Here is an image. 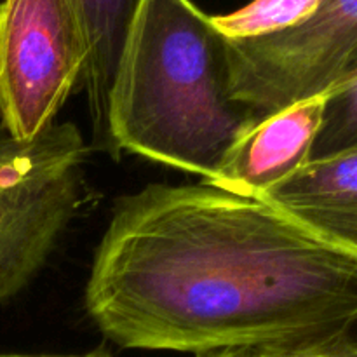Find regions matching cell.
<instances>
[{"instance_id": "3", "label": "cell", "mask_w": 357, "mask_h": 357, "mask_svg": "<svg viewBox=\"0 0 357 357\" xmlns=\"http://www.w3.org/2000/svg\"><path fill=\"white\" fill-rule=\"evenodd\" d=\"M87 152L72 122L31 139L0 126V302L26 288L79 211Z\"/></svg>"}, {"instance_id": "12", "label": "cell", "mask_w": 357, "mask_h": 357, "mask_svg": "<svg viewBox=\"0 0 357 357\" xmlns=\"http://www.w3.org/2000/svg\"><path fill=\"white\" fill-rule=\"evenodd\" d=\"M195 357H253V351L251 349H223V351L195 354Z\"/></svg>"}, {"instance_id": "14", "label": "cell", "mask_w": 357, "mask_h": 357, "mask_svg": "<svg viewBox=\"0 0 357 357\" xmlns=\"http://www.w3.org/2000/svg\"><path fill=\"white\" fill-rule=\"evenodd\" d=\"M0 357H80V354H72V356H21V354H9V356H0Z\"/></svg>"}, {"instance_id": "5", "label": "cell", "mask_w": 357, "mask_h": 357, "mask_svg": "<svg viewBox=\"0 0 357 357\" xmlns=\"http://www.w3.org/2000/svg\"><path fill=\"white\" fill-rule=\"evenodd\" d=\"M86 40L72 0L0 2V126L31 139L80 82Z\"/></svg>"}, {"instance_id": "7", "label": "cell", "mask_w": 357, "mask_h": 357, "mask_svg": "<svg viewBox=\"0 0 357 357\" xmlns=\"http://www.w3.org/2000/svg\"><path fill=\"white\" fill-rule=\"evenodd\" d=\"M257 201L323 239L357 251V149L309 160Z\"/></svg>"}, {"instance_id": "4", "label": "cell", "mask_w": 357, "mask_h": 357, "mask_svg": "<svg viewBox=\"0 0 357 357\" xmlns=\"http://www.w3.org/2000/svg\"><path fill=\"white\" fill-rule=\"evenodd\" d=\"M225 51L232 100L267 119L357 75V0H323L291 26L225 37Z\"/></svg>"}, {"instance_id": "1", "label": "cell", "mask_w": 357, "mask_h": 357, "mask_svg": "<svg viewBox=\"0 0 357 357\" xmlns=\"http://www.w3.org/2000/svg\"><path fill=\"white\" fill-rule=\"evenodd\" d=\"M84 303L122 349H291L354 333L357 251L206 183L115 201Z\"/></svg>"}, {"instance_id": "6", "label": "cell", "mask_w": 357, "mask_h": 357, "mask_svg": "<svg viewBox=\"0 0 357 357\" xmlns=\"http://www.w3.org/2000/svg\"><path fill=\"white\" fill-rule=\"evenodd\" d=\"M324 105L326 94L258 121L227 150L213 176L201 183L258 199L309 162Z\"/></svg>"}, {"instance_id": "10", "label": "cell", "mask_w": 357, "mask_h": 357, "mask_svg": "<svg viewBox=\"0 0 357 357\" xmlns=\"http://www.w3.org/2000/svg\"><path fill=\"white\" fill-rule=\"evenodd\" d=\"M354 149H357V75L326 94L323 119L309 160Z\"/></svg>"}, {"instance_id": "9", "label": "cell", "mask_w": 357, "mask_h": 357, "mask_svg": "<svg viewBox=\"0 0 357 357\" xmlns=\"http://www.w3.org/2000/svg\"><path fill=\"white\" fill-rule=\"evenodd\" d=\"M321 2L323 0H251L234 13L211 16V21L227 38L257 37L305 20Z\"/></svg>"}, {"instance_id": "11", "label": "cell", "mask_w": 357, "mask_h": 357, "mask_svg": "<svg viewBox=\"0 0 357 357\" xmlns=\"http://www.w3.org/2000/svg\"><path fill=\"white\" fill-rule=\"evenodd\" d=\"M253 357H357L354 333L291 349H257Z\"/></svg>"}, {"instance_id": "2", "label": "cell", "mask_w": 357, "mask_h": 357, "mask_svg": "<svg viewBox=\"0 0 357 357\" xmlns=\"http://www.w3.org/2000/svg\"><path fill=\"white\" fill-rule=\"evenodd\" d=\"M257 117L232 100L225 37L192 0H143L110 96V155L209 180Z\"/></svg>"}, {"instance_id": "13", "label": "cell", "mask_w": 357, "mask_h": 357, "mask_svg": "<svg viewBox=\"0 0 357 357\" xmlns=\"http://www.w3.org/2000/svg\"><path fill=\"white\" fill-rule=\"evenodd\" d=\"M80 357H112V356L107 349L100 347V349H94V351L91 352H86V354H80Z\"/></svg>"}, {"instance_id": "8", "label": "cell", "mask_w": 357, "mask_h": 357, "mask_svg": "<svg viewBox=\"0 0 357 357\" xmlns=\"http://www.w3.org/2000/svg\"><path fill=\"white\" fill-rule=\"evenodd\" d=\"M143 0H72L86 40V89L93 138L98 149L110 153L108 96L122 49Z\"/></svg>"}]
</instances>
